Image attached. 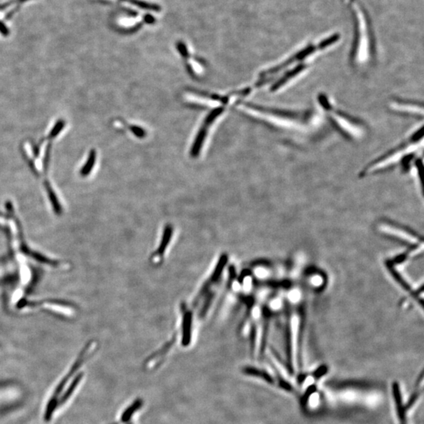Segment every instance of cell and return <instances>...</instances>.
<instances>
[{
    "instance_id": "6da1fadb",
    "label": "cell",
    "mask_w": 424,
    "mask_h": 424,
    "mask_svg": "<svg viewBox=\"0 0 424 424\" xmlns=\"http://www.w3.org/2000/svg\"><path fill=\"white\" fill-rule=\"evenodd\" d=\"M340 39V34H332L318 43L309 44L293 53L281 62L262 72L258 85L270 82V91L273 93L287 89L308 72L313 61L318 55L335 46Z\"/></svg>"
},
{
    "instance_id": "7a4b0ae2",
    "label": "cell",
    "mask_w": 424,
    "mask_h": 424,
    "mask_svg": "<svg viewBox=\"0 0 424 424\" xmlns=\"http://www.w3.org/2000/svg\"><path fill=\"white\" fill-rule=\"evenodd\" d=\"M423 146V126L421 125L408 135L406 139L401 141L397 146L387 151L384 154L369 162L363 167L360 176L368 177L384 173L396 167H401V164L409 156L419 153V149Z\"/></svg>"
},
{
    "instance_id": "3957f363",
    "label": "cell",
    "mask_w": 424,
    "mask_h": 424,
    "mask_svg": "<svg viewBox=\"0 0 424 424\" xmlns=\"http://www.w3.org/2000/svg\"><path fill=\"white\" fill-rule=\"evenodd\" d=\"M245 109L270 126L285 132H305L311 126L316 116L310 109L294 110L258 105H247Z\"/></svg>"
},
{
    "instance_id": "277c9868",
    "label": "cell",
    "mask_w": 424,
    "mask_h": 424,
    "mask_svg": "<svg viewBox=\"0 0 424 424\" xmlns=\"http://www.w3.org/2000/svg\"><path fill=\"white\" fill-rule=\"evenodd\" d=\"M317 102L335 130L350 140H359L367 133V126L359 118L340 109L325 94H320Z\"/></svg>"
},
{
    "instance_id": "5b68a950",
    "label": "cell",
    "mask_w": 424,
    "mask_h": 424,
    "mask_svg": "<svg viewBox=\"0 0 424 424\" xmlns=\"http://www.w3.org/2000/svg\"><path fill=\"white\" fill-rule=\"evenodd\" d=\"M391 394L394 400L395 416L398 424H410L409 416L413 412L414 408L417 406L418 401L422 398V391L414 388L409 398L405 401L401 384L395 381L391 384Z\"/></svg>"
},
{
    "instance_id": "8992f818",
    "label": "cell",
    "mask_w": 424,
    "mask_h": 424,
    "mask_svg": "<svg viewBox=\"0 0 424 424\" xmlns=\"http://www.w3.org/2000/svg\"><path fill=\"white\" fill-rule=\"evenodd\" d=\"M301 318L296 312L291 314L289 322V355L288 369L291 375L300 374L301 361L300 355V335Z\"/></svg>"
},
{
    "instance_id": "52a82bcc",
    "label": "cell",
    "mask_w": 424,
    "mask_h": 424,
    "mask_svg": "<svg viewBox=\"0 0 424 424\" xmlns=\"http://www.w3.org/2000/svg\"><path fill=\"white\" fill-rule=\"evenodd\" d=\"M388 109L399 116L415 119H423L422 102L414 99L394 97L388 102Z\"/></svg>"
},
{
    "instance_id": "ba28073f",
    "label": "cell",
    "mask_w": 424,
    "mask_h": 424,
    "mask_svg": "<svg viewBox=\"0 0 424 424\" xmlns=\"http://www.w3.org/2000/svg\"><path fill=\"white\" fill-rule=\"evenodd\" d=\"M88 352V348H85L82 351V352L81 353L80 355H79V358H78V359L75 361L73 366L71 368L69 373L67 374L65 377H64L62 382L58 384L56 390L54 392V395H52L51 399H50L49 402H48V406H47L46 410H45V414H44V420L47 421V422L51 420L53 414H54L55 411L56 410L57 407H58V396L61 395V393L62 392V391H63L64 388H65L68 382L70 380V378H72V375L79 369V367L82 365L84 360H86L87 353Z\"/></svg>"
},
{
    "instance_id": "9c48e42d",
    "label": "cell",
    "mask_w": 424,
    "mask_h": 424,
    "mask_svg": "<svg viewBox=\"0 0 424 424\" xmlns=\"http://www.w3.org/2000/svg\"><path fill=\"white\" fill-rule=\"evenodd\" d=\"M378 230L383 233L387 234V235L391 236V237L402 240V241L408 243V244H412V245H419V244H422V241L412 233H409L407 230H404L403 229L397 227V226H392V225H379Z\"/></svg>"
},
{
    "instance_id": "30bf717a",
    "label": "cell",
    "mask_w": 424,
    "mask_h": 424,
    "mask_svg": "<svg viewBox=\"0 0 424 424\" xmlns=\"http://www.w3.org/2000/svg\"><path fill=\"white\" fill-rule=\"evenodd\" d=\"M243 372L245 375L261 378L270 385H277V381L274 375H272L266 370L260 369L256 367L247 366L243 369Z\"/></svg>"
},
{
    "instance_id": "8fae6325",
    "label": "cell",
    "mask_w": 424,
    "mask_h": 424,
    "mask_svg": "<svg viewBox=\"0 0 424 424\" xmlns=\"http://www.w3.org/2000/svg\"><path fill=\"white\" fill-rule=\"evenodd\" d=\"M82 377H83V372H80V373L78 374L74 378L73 380L71 383L70 386L66 390V391L64 393V395H62V398H60V400H58V406L64 405L68 401V399L70 398L71 395L73 394L76 387L79 385V383L82 380Z\"/></svg>"
},
{
    "instance_id": "7c38bea8",
    "label": "cell",
    "mask_w": 424,
    "mask_h": 424,
    "mask_svg": "<svg viewBox=\"0 0 424 424\" xmlns=\"http://www.w3.org/2000/svg\"><path fill=\"white\" fill-rule=\"evenodd\" d=\"M143 401L142 400L138 399L134 401L133 403L126 408L122 415H121V422H126L130 420L132 415L139 410V408L142 406Z\"/></svg>"
},
{
    "instance_id": "4fadbf2b",
    "label": "cell",
    "mask_w": 424,
    "mask_h": 424,
    "mask_svg": "<svg viewBox=\"0 0 424 424\" xmlns=\"http://www.w3.org/2000/svg\"><path fill=\"white\" fill-rule=\"evenodd\" d=\"M129 424H132V423H129Z\"/></svg>"
}]
</instances>
